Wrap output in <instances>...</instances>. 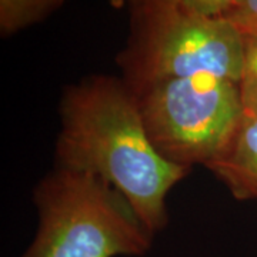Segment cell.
<instances>
[{
	"mask_svg": "<svg viewBox=\"0 0 257 257\" xmlns=\"http://www.w3.org/2000/svg\"><path fill=\"white\" fill-rule=\"evenodd\" d=\"M60 120L57 166L99 176L126 197L153 236L165 229L167 194L192 169L157 152L127 83L99 74L69 86Z\"/></svg>",
	"mask_w": 257,
	"mask_h": 257,
	"instance_id": "6da1fadb",
	"label": "cell"
},
{
	"mask_svg": "<svg viewBox=\"0 0 257 257\" xmlns=\"http://www.w3.org/2000/svg\"><path fill=\"white\" fill-rule=\"evenodd\" d=\"M39 227L20 257L145 256L153 234L101 177L59 167L37 186Z\"/></svg>",
	"mask_w": 257,
	"mask_h": 257,
	"instance_id": "7a4b0ae2",
	"label": "cell"
},
{
	"mask_svg": "<svg viewBox=\"0 0 257 257\" xmlns=\"http://www.w3.org/2000/svg\"><path fill=\"white\" fill-rule=\"evenodd\" d=\"M243 53V36L226 19L202 16L177 0H136L130 5V35L117 64L133 92L194 74L239 83Z\"/></svg>",
	"mask_w": 257,
	"mask_h": 257,
	"instance_id": "3957f363",
	"label": "cell"
},
{
	"mask_svg": "<svg viewBox=\"0 0 257 257\" xmlns=\"http://www.w3.org/2000/svg\"><path fill=\"white\" fill-rule=\"evenodd\" d=\"M147 135L175 165H207L244 113L239 83L214 74L165 79L135 92Z\"/></svg>",
	"mask_w": 257,
	"mask_h": 257,
	"instance_id": "277c9868",
	"label": "cell"
},
{
	"mask_svg": "<svg viewBox=\"0 0 257 257\" xmlns=\"http://www.w3.org/2000/svg\"><path fill=\"white\" fill-rule=\"evenodd\" d=\"M206 167L237 200H257V114L244 111L229 142Z\"/></svg>",
	"mask_w": 257,
	"mask_h": 257,
	"instance_id": "5b68a950",
	"label": "cell"
},
{
	"mask_svg": "<svg viewBox=\"0 0 257 257\" xmlns=\"http://www.w3.org/2000/svg\"><path fill=\"white\" fill-rule=\"evenodd\" d=\"M63 3L64 0H0V35L12 36L40 23Z\"/></svg>",
	"mask_w": 257,
	"mask_h": 257,
	"instance_id": "8992f818",
	"label": "cell"
},
{
	"mask_svg": "<svg viewBox=\"0 0 257 257\" xmlns=\"http://www.w3.org/2000/svg\"><path fill=\"white\" fill-rule=\"evenodd\" d=\"M244 53L239 90L243 109L257 114V37H243Z\"/></svg>",
	"mask_w": 257,
	"mask_h": 257,
	"instance_id": "52a82bcc",
	"label": "cell"
},
{
	"mask_svg": "<svg viewBox=\"0 0 257 257\" xmlns=\"http://www.w3.org/2000/svg\"><path fill=\"white\" fill-rule=\"evenodd\" d=\"M223 19L243 37H257V0H237Z\"/></svg>",
	"mask_w": 257,
	"mask_h": 257,
	"instance_id": "ba28073f",
	"label": "cell"
},
{
	"mask_svg": "<svg viewBox=\"0 0 257 257\" xmlns=\"http://www.w3.org/2000/svg\"><path fill=\"white\" fill-rule=\"evenodd\" d=\"M184 8L207 18H224L237 0H177Z\"/></svg>",
	"mask_w": 257,
	"mask_h": 257,
	"instance_id": "9c48e42d",
	"label": "cell"
},
{
	"mask_svg": "<svg viewBox=\"0 0 257 257\" xmlns=\"http://www.w3.org/2000/svg\"><path fill=\"white\" fill-rule=\"evenodd\" d=\"M109 2V5L113 6L114 9H121V8H124V6H130L133 2H136V0H107Z\"/></svg>",
	"mask_w": 257,
	"mask_h": 257,
	"instance_id": "30bf717a",
	"label": "cell"
}]
</instances>
